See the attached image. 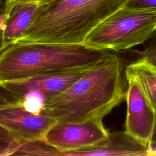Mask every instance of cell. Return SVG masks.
Returning a JSON list of instances; mask_svg holds the SVG:
<instances>
[{"instance_id": "cell-15", "label": "cell", "mask_w": 156, "mask_h": 156, "mask_svg": "<svg viewBox=\"0 0 156 156\" xmlns=\"http://www.w3.org/2000/svg\"><path fill=\"white\" fill-rule=\"evenodd\" d=\"M149 147V154L148 156L149 155V154L152 152L156 151V120H155V126L154 127V130L152 132L151 139L150 141V143L148 146Z\"/></svg>"}, {"instance_id": "cell-12", "label": "cell", "mask_w": 156, "mask_h": 156, "mask_svg": "<svg viewBox=\"0 0 156 156\" xmlns=\"http://www.w3.org/2000/svg\"><path fill=\"white\" fill-rule=\"evenodd\" d=\"M144 43L143 50L135 51L137 54L136 61L147 63L156 66V32Z\"/></svg>"}, {"instance_id": "cell-13", "label": "cell", "mask_w": 156, "mask_h": 156, "mask_svg": "<svg viewBox=\"0 0 156 156\" xmlns=\"http://www.w3.org/2000/svg\"><path fill=\"white\" fill-rule=\"evenodd\" d=\"M52 1V0H5L4 7H2L1 12L9 13L13 5L16 3H34L41 6L48 4Z\"/></svg>"}, {"instance_id": "cell-5", "label": "cell", "mask_w": 156, "mask_h": 156, "mask_svg": "<svg viewBox=\"0 0 156 156\" xmlns=\"http://www.w3.org/2000/svg\"><path fill=\"white\" fill-rule=\"evenodd\" d=\"M102 119L83 122H57L43 140L23 144L15 155L65 156L69 152L92 147L108 138Z\"/></svg>"}, {"instance_id": "cell-3", "label": "cell", "mask_w": 156, "mask_h": 156, "mask_svg": "<svg viewBox=\"0 0 156 156\" xmlns=\"http://www.w3.org/2000/svg\"><path fill=\"white\" fill-rule=\"evenodd\" d=\"M110 54L85 44L17 42L1 51L0 82L92 67Z\"/></svg>"}, {"instance_id": "cell-7", "label": "cell", "mask_w": 156, "mask_h": 156, "mask_svg": "<svg viewBox=\"0 0 156 156\" xmlns=\"http://www.w3.org/2000/svg\"><path fill=\"white\" fill-rule=\"evenodd\" d=\"M92 67L54 72L20 80L0 82L2 90L9 97L7 99H4V101L20 100L30 93H38L46 100L65 91Z\"/></svg>"}, {"instance_id": "cell-4", "label": "cell", "mask_w": 156, "mask_h": 156, "mask_svg": "<svg viewBox=\"0 0 156 156\" xmlns=\"http://www.w3.org/2000/svg\"><path fill=\"white\" fill-rule=\"evenodd\" d=\"M156 32V7L126 6L87 37L83 44L99 50L121 51L144 44Z\"/></svg>"}, {"instance_id": "cell-11", "label": "cell", "mask_w": 156, "mask_h": 156, "mask_svg": "<svg viewBox=\"0 0 156 156\" xmlns=\"http://www.w3.org/2000/svg\"><path fill=\"white\" fill-rule=\"evenodd\" d=\"M1 156L15 155L23 144L1 127Z\"/></svg>"}, {"instance_id": "cell-10", "label": "cell", "mask_w": 156, "mask_h": 156, "mask_svg": "<svg viewBox=\"0 0 156 156\" xmlns=\"http://www.w3.org/2000/svg\"><path fill=\"white\" fill-rule=\"evenodd\" d=\"M138 80L144 94L156 112V66L135 61L125 69Z\"/></svg>"}, {"instance_id": "cell-6", "label": "cell", "mask_w": 156, "mask_h": 156, "mask_svg": "<svg viewBox=\"0 0 156 156\" xmlns=\"http://www.w3.org/2000/svg\"><path fill=\"white\" fill-rule=\"evenodd\" d=\"M57 122L44 112L36 113L27 110L20 100L1 101L0 127L23 144L43 140Z\"/></svg>"}, {"instance_id": "cell-16", "label": "cell", "mask_w": 156, "mask_h": 156, "mask_svg": "<svg viewBox=\"0 0 156 156\" xmlns=\"http://www.w3.org/2000/svg\"><path fill=\"white\" fill-rule=\"evenodd\" d=\"M149 156H156V151L151 152V153L149 154Z\"/></svg>"}, {"instance_id": "cell-1", "label": "cell", "mask_w": 156, "mask_h": 156, "mask_svg": "<svg viewBox=\"0 0 156 156\" xmlns=\"http://www.w3.org/2000/svg\"><path fill=\"white\" fill-rule=\"evenodd\" d=\"M126 83L122 60L111 54L65 91L46 99L43 112L57 122L102 119L125 99Z\"/></svg>"}, {"instance_id": "cell-9", "label": "cell", "mask_w": 156, "mask_h": 156, "mask_svg": "<svg viewBox=\"0 0 156 156\" xmlns=\"http://www.w3.org/2000/svg\"><path fill=\"white\" fill-rule=\"evenodd\" d=\"M34 3H16L6 19L1 20V51L16 43L27 29L39 9Z\"/></svg>"}, {"instance_id": "cell-2", "label": "cell", "mask_w": 156, "mask_h": 156, "mask_svg": "<svg viewBox=\"0 0 156 156\" xmlns=\"http://www.w3.org/2000/svg\"><path fill=\"white\" fill-rule=\"evenodd\" d=\"M131 1L52 0L40 6L18 42L83 44L99 24Z\"/></svg>"}, {"instance_id": "cell-14", "label": "cell", "mask_w": 156, "mask_h": 156, "mask_svg": "<svg viewBox=\"0 0 156 156\" xmlns=\"http://www.w3.org/2000/svg\"><path fill=\"white\" fill-rule=\"evenodd\" d=\"M127 6L132 7H156V0H132Z\"/></svg>"}, {"instance_id": "cell-8", "label": "cell", "mask_w": 156, "mask_h": 156, "mask_svg": "<svg viewBox=\"0 0 156 156\" xmlns=\"http://www.w3.org/2000/svg\"><path fill=\"white\" fill-rule=\"evenodd\" d=\"M124 72L127 83L125 131L148 147L155 123L156 112L135 76L127 71Z\"/></svg>"}]
</instances>
